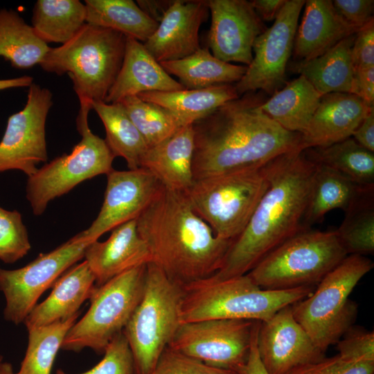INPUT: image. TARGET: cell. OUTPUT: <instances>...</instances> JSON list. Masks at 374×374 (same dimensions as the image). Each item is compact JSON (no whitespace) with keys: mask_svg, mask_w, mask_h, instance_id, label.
<instances>
[{"mask_svg":"<svg viewBox=\"0 0 374 374\" xmlns=\"http://www.w3.org/2000/svg\"><path fill=\"white\" fill-rule=\"evenodd\" d=\"M347 256L336 231L307 229L270 252L247 274L264 290L315 287Z\"/></svg>","mask_w":374,"mask_h":374,"instance_id":"7","label":"cell"},{"mask_svg":"<svg viewBox=\"0 0 374 374\" xmlns=\"http://www.w3.org/2000/svg\"><path fill=\"white\" fill-rule=\"evenodd\" d=\"M184 89L163 69L142 42L127 37L121 68L104 102L116 103L127 96L144 92Z\"/></svg>","mask_w":374,"mask_h":374,"instance_id":"23","label":"cell"},{"mask_svg":"<svg viewBox=\"0 0 374 374\" xmlns=\"http://www.w3.org/2000/svg\"><path fill=\"white\" fill-rule=\"evenodd\" d=\"M0 374H15V373L10 363L1 362L0 363Z\"/></svg>","mask_w":374,"mask_h":374,"instance_id":"52","label":"cell"},{"mask_svg":"<svg viewBox=\"0 0 374 374\" xmlns=\"http://www.w3.org/2000/svg\"><path fill=\"white\" fill-rule=\"evenodd\" d=\"M207 1L175 0L153 35L143 44L159 62L186 57L199 50V30L208 16Z\"/></svg>","mask_w":374,"mask_h":374,"instance_id":"19","label":"cell"},{"mask_svg":"<svg viewBox=\"0 0 374 374\" xmlns=\"http://www.w3.org/2000/svg\"><path fill=\"white\" fill-rule=\"evenodd\" d=\"M374 264L360 255H348L305 299L292 305L294 318L326 353L353 326L357 305L349 295Z\"/></svg>","mask_w":374,"mask_h":374,"instance_id":"6","label":"cell"},{"mask_svg":"<svg viewBox=\"0 0 374 374\" xmlns=\"http://www.w3.org/2000/svg\"><path fill=\"white\" fill-rule=\"evenodd\" d=\"M354 70L374 66V19L361 27L355 33L351 48Z\"/></svg>","mask_w":374,"mask_h":374,"instance_id":"44","label":"cell"},{"mask_svg":"<svg viewBox=\"0 0 374 374\" xmlns=\"http://www.w3.org/2000/svg\"><path fill=\"white\" fill-rule=\"evenodd\" d=\"M31 76L24 75L15 78L1 79L0 91L11 88L30 87L33 82Z\"/></svg>","mask_w":374,"mask_h":374,"instance_id":"51","label":"cell"},{"mask_svg":"<svg viewBox=\"0 0 374 374\" xmlns=\"http://www.w3.org/2000/svg\"><path fill=\"white\" fill-rule=\"evenodd\" d=\"M350 93L374 104V66L354 70Z\"/></svg>","mask_w":374,"mask_h":374,"instance_id":"46","label":"cell"},{"mask_svg":"<svg viewBox=\"0 0 374 374\" xmlns=\"http://www.w3.org/2000/svg\"><path fill=\"white\" fill-rule=\"evenodd\" d=\"M84 258L94 275L96 286L151 262L147 244L138 233L136 220L114 228L105 241L91 242L85 249Z\"/></svg>","mask_w":374,"mask_h":374,"instance_id":"21","label":"cell"},{"mask_svg":"<svg viewBox=\"0 0 374 374\" xmlns=\"http://www.w3.org/2000/svg\"><path fill=\"white\" fill-rule=\"evenodd\" d=\"M82 136L69 154L58 157L28 177L26 197L35 215H41L48 203L96 176L109 173L114 155L105 139L94 134L88 119H77Z\"/></svg>","mask_w":374,"mask_h":374,"instance_id":"11","label":"cell"},{"mask_svg":"<svg viewBox=\"0 0 374 374\" xmlns=\"http://www.w3.org/2000/svg\"><path fill=\"white\" fill-rule=\"evenodd\" d=\"M260 321H255L250 350L247 361L233 369L237 374H269L265 368L257 350V337Z\"/></svg>","mask_w":374,"mask_h":374,"instance_id":"47","label":"cell"},{"mask_svg":"<svg viewBox=\"0 0 374 374\" xmlns=\"http://www.w3.org/2000/svg\"><path fill=\"white\" fill-rule=\"evenodd\" d=\"M137 96L176 113L190 125L240 97L232 84L174 91H148Z\"/></svg>","mask_w":374,"mask_h":374,"instance_id":"30","label":"cell"},{"mask_svg":"<svg viewBox=\"0 0 374 374\" xmlns=\"http://www.w3.org/2000/svg\"><path fill=\"white\" fill-rule=\"evenodd\" d=\"M170 75L188 89L238 82L244 75L247 66L233 64L215 57L208 48H200L182 59L159 62Z\"/></svg>","mask_w":374,"mask_h":374,"instance_id":"29","label":"cell"},{"mask_svg":"<svg viewBox=\"0 0 374 374\" xmlns=\"http://www.w3.org/2000/svg\"><path fill=\"white\" fill-rule=\"evenodd\" d=\"M373 190L365 194L346 213L336 230L348 255L364 256L374 252Z\"/></svg>","mask_w":374,"mask_h":374,"instance_id":"38","label":"cell"},{"mask_svg":"<svg viewBox=\"0 0 374 374\" xmlns=\"http://www.w3.org/2000/svg\"><path fill=\"white\" fill-rule=\"evenodd\" d=\"M148 374H237L231 370L208 366L168 346Z\"/></svg>","mask_w":374,"mask_h":374,"instance_id":"41","label":"cell"},{"mask_svg":"<svg viewBox=\"0 0 374 374\" xmlns=\"http://www.w3.org/2000/svg\"><path fill=\"white\" fill-rule=\"evenodd\" d=\"M207 3L211 16L208 33L211 53L225 62L249 66L254 42L267 28L250 1L209 0Z\"/></svg>","mask_w":374,"mask_h":374,"instance_id":"17","label":"cell"},{"mask_svg":"<svg viewBox=\"0 0 374 374\" xmlns=\"http://www.w3.org/2000/svg\"><path fill=\"white\" fill-rule=\"evenodd\" d=\"M303 75L285 85L261 105L262 110L284 129L302 134L322 97Z\"/></svg>","mask_w":374,"mask_h":374,"instance_id":"28","label":"cell"},{"mask_svg":"<svg viewBox=\"0 0 374 374\" xmlns=\"http://www.w3.org/2000/svg\"><path fill=\"white\" fill-rule=\"evenodd\" d=\"M86 17L85 4L78 0H37L31 26L45 43L63 44L86 24Z\"/></svg>","mask_w":374,"mask_h":374,"instance_id":"32","label":"cell"},{"mask_svg":"<svg viewBox=\"0 0 374 374\" xmlns=\"http://www.w3.org/2000/svg\"><path fill=\"white\" fill-rule=\"evenodd\" d=\"M92 241L80 232L53 251L39 254L24 267H0V290L6 299L4 319L18 325L37 305L42 294L67 269L84 258Z\"/></svg>","mask_w":374,"mask_h":374,"instance_id":"12","label":"cell"},{"mask_svg":"<svg viewBox=\"0 0 374 374\" xmlns=\"http://www.w3.org/2000/svg\"><path fill=\"white\" fill-rule=\"evenodd\" d=\"M79 314L80 312L68 319L28 330L27 349L15 374H51L57 353Z\"/></svg>","mask_w":374,"mask_h":374,"instance_id":"37","label":"cell"},{"mask_svg":"<svg viewBox=\"0 0 374 374\" xmlns=\"http://www.w3.org/2000/svg\"><path fill=\"white\" fill-rule=\"evenodd\" d=\"M136 221L150 262L182 287L215 274L233 242L215 235L185 192L163 186Z\"/></svg>","mask_w":374,"mask_h":374,"instance_id":"3","label":"cell"},{"mask_svg":"<svg viewBox=\"0 0 374 374\" xmlns=\"http://www.w3.org/2000/svg\"><path fill=\"white\" fill-rule=\"evenodd\" d=\"M374 107L348 93L323 95L319 106L301 134L303 150L325 147L353 136Z\"/></svg>","mask_w":374,"mask_h":374,"instance_id":"20","label":"cell"},{"mask_svg":"<svg viewBox=\"0 0 374 374\" xmlns=\"http://www.w3.org/2000/svg\"><path fill=\"white\" fill-rule=\"evenodd\" d=\"M3 362V357L0 355V363Z\"/></svg>","mask_w":374,"mask_h":374,"instance_id":"53","label":"cell"},{"mask_svg":"<svg viewBox=\"0 0 374 374\" xmlns=\"http://www.w3.org/2000/svg\"><path fill=\"white\" fill-rule=\"evenodd\" d=\"M374 361H350L338 354L296 367L285 374H373Z\"/></svg>","mask_w":374,"mask_h":374,"instance_id":"42","label":"cell"},{"mask_svg":"<svg viewBox=\"0 0 374 374\" xmlns=\"http://www.w3.org/2000/svg\"><path fill=\"white\" fill-rule=\"evenodd\" d=\"M287 0H253L250 3L260 18L266 21H274Z\"/></svg>","mask_w":374,"mask_h":374,"instance_id":"49","label":"cell"},{"mask_svg":"<svg viewBox=\"0 0 374 374\" xmlns=\"http://www.w3.org/2000/svg\"><path fill=\"white\" fill-rule=\"evenodd\" d=\"M338 355L350 361H374V332L352 326L338 341Z\"/></svg>","mask_w":374,"mask_h":374,"instance_id":"43","label":"cell"},{"mask_svg":"<svg viewBox=\"0 0 374 374\" xmlns=\"http://www.w3.org/2000/svg\"><path fill=\"white\" fill-rule=\"evenodd\" d=\"M183 296L184 287L152 262L147 264L143 296L123 331L136 374H148L170 344L181 324Z\"/></svg>","mask_w":374,"mask_h":374,"instance_id":"8","label":"cell"},{"mask_svg":"<svg viewBox=\"0 0 374 374\" xmlns=\"http://www.w3.org/2000/svg\"><path fill=\"white\" fill-rule=\"evenodd\" d=\"M316 166L301 149L265 165L268 187L212 277L226 279L247 274L284 242L307 230L303 220Z\"/></svg>","mask_w":374,"mask_h":374,"instance_id":"2","label":"cell"},{"mask_svg":"<svg viewBox=\"0 0 374 374\" xmlns=\"http://www.w3.org/2000/svg\"><path fill=\"white\" fill-rule=\"evenodd\" d=\"M174 1L138 0L136 3L151 19L159 23Z\"/></svg>","mask_w":374,"mask_h":374,"instance_id":"50","label":"cell"},{"mask_svg":"<svg viewBox=\"0 0 374 374\" xmlns=\"http://www.w3.org/2000/svg\"><path fill=\"white\" fill-rule=\"evenodd\" d=\"M95 283L94 275L85 260L71 267L54 283L49 296L27 316L24 321L27 330L62 321L80 312Z\"/></svg>","mask_w":374,"mask_h":374,"instance_id":"24","label":"cell"},{"mask_svg":"<svg viewBox=\"0 0 374 374\" xmlns=\"http://www.w3.org/2000/svg\"><path fill=\"white\" fill-rule=\"evenodd\" d=\"M351 137L361 146L374 152V110L363 120Z\"/></svg>","mask_w":374,"mask_h":374,"instance_id":"48","label":"cell"},{"mask_svg":"<svg viewBox=\"0 0 374 374\" xmlns=\"http://www.w3.org/2000/svg\"><path fill=\"white\" fill-rule=\"evenodd\" d=\"M103 354L104 357L98 364L79 374H136L133 355L123 332L114 337ZM55 374L69 373L57 369Z\"/></svg>","mask_w":374,"mask_h":374,"instance_id":"40","label":"cell"},{"mask_svg":"<svg viewBox=\"0 0 374 374\" xmlns=\"http://www.w3.org/2000/svg\"><path fill=\"white\" fill-rule=\"evenodd\" d=\"M86 23L109 28L145 42L159 23L148 16L132 0H86Z\"/></svg>","mask_w":374,"mask_h":374,"instance_id":"31","label":"cell"},{"mask_svg":"<svg viewBox=\"0 0 374 374\" xmlns=\"http://www.w3.org/2000/svg\"><path fill=\"white\" fill-rule=\"evenodd\" d=\"M304 6L292 51L297 61H307L323 55L359 30L339 15L331 0H307Z\"/></svg>","mask_w":374,"mask_h":374,"instance_id":"22","label":"cell"},{"mask_svg":"<svg viewBox=\"0 0 374 374\" xmlns=\"http://www.w3.org/2000/svg\"><path fill=\"white\" fill-rule=\"evenodd\" d=\"M146 266L134 267L95 286L87 313L68 331L61 349L80 352L88 348L103 353L114 337L123 331L141 300Z\"/></svg>","mask_w":374,"mask_h":374,"instance_id":"10","label":"cell"},{"mask_svg":"<svg viewBox=\"0 0 374 374\" xmlns=\"http://www.w3.org/2000/svg\"><path fill=\"white\" fill-rule=\"evenodd\" d=\"M355 34L344 38L323 55L297 61L291 69L305 77L322 95L350 93L354 75L351 48Z\"/></svg>","mask_w":374,"mask_h":374,"instance_id":"27","label":"cell"},{"mask_svg":"<svg viewBox=\"0 0 374 374\" xmlns=\"http://www.w3.org/2000/svg\"><path fill=\"white\" fill-rule=\"evenodd\" d=\"M268 184L264 166L194 179L185 193L194 211L216 236L233 240L247 224Z\"/></svg>","mask_w":374,"mask_h":374,"instance_id":"9","label":"cell"},{"mask_svg":"<svg viewBox=\"0 0 374 374\" xmlns=\"http://www.w3.org/2000/svg\"><path fill=\"white\" fill-rule=\"evenodd\" d=\"M316 164L303 220L306 229H310L312 224L320 221L332 210L341 209L346 212L374 189V186L359 185L331 168Z\"/></svg>","mask_w":374,"mask_h":374,"instance_id":"26","label":"cell"},{"mask_svg":"<svg viewBox=\"0 0 374 374\" xmlns=\"http://www.w3.org/2000/svg\"><path fill=\"white\" fill-rule=\"evenodd\" d=\"M30 249L21 213L0 206V260L5 263H14L25 256Z\"/></svg>","mask_w":374,"mask_h":374,"instance_id":"39","label":"cell"},{"mask_svg":"<svg viewBox=\"0 0 374 374\" xmlns=\"http://www.w3.org/2000/svg\"><path fill=\"white\" fill-rule=\"evenodd\" d=\"M332 3L344 19L358 29L373 19V0H335Z\"/></svg>","mask_w":374,"mask_h":374,"instance_id":"45","label":"cell"},{"mask_svg":"<svg viewBox=\"0 0 374 374\" xmlns=\"http://www.w3.org/2000/svg\"><path fill=\"white\" fill-rule=\"evenodd\" d=\"M107 186L100 211L90 226L82 231L94 242L104 233L136 220L154 198L162 185L148 170H112L107 175Z\"/></svg>","mask_w":374,"mask_h":374,"instance_id":"16","label":"cell"},{"mask_svg":"<svg viewBox=\"0 0 374 374\" xmlns=\"http://www.w3.org/2000/svg\"><path fill=\"white\" fill-rule=\"evenodd\" d=\"M314 163L331 168L363 186H374V152L352 137L325 147L304 150Z\"/></svg>","mask_w":374,"mask_h":374,"instance_id":"35","label":"cell"},{"mask_svg":"<svg viewBox=\"0 0 374 374\" xmlns=\"http://www.w3.org/2000/svg\"><path fill=\"white\" fill-rule=\"evenodd\" d=\"M266 100L261 91L248 92L193 123L194 179L260 168L303 150L300 133L284 129L262 110Z\"/></svg>","mask_w":374,"mask_h":374,"instance_id":"1","label":"cell"},{"mask_svg":"<svg viewBox=\"0 0 374 374\" xmlns=\"http://www.w3.org/2000/svg\"><path fill=\"white\" fill-rule=\"evenodd\" d=\"M52 98L49 89L29 87L25 106L10 116L0 141V172L17 170L30 177L47 161L45 126Z\"/></svg>","mask_w":374,"mask_h":374,"instance_id":"15","label":"cell"},{"mask_svg":"<svg viewBox=\"0 0 374 374\" xmlns=\"http://www.w3.org/2000/svg\"><path fill=\"white\" fill-rule=\"evenodd\" d=\"M126 39L86 23L68 42L50 47L39 63L45 71L69 75L80 102L78 118H88L92 103L105 101L121 68Z\"/></svg>","mask_w":374,"mask_h":374,"instance_id":"4","label":"cell"},{"mask_svg":"<svg viewBox=\"0 0 374 374\" xmlns=\"http://www.w3.org/2000/svg\"><path fill=\"white\" fill-rule=\"evenodd\" d=\"M194 150L192 124L183 127L158 145L148 148L140 168L149 170L164 188L186 192L194 181Z\"/></svg>","mask_w":374,"mask_h":374,"instance_id":"25","label":"cell"},{"mask_svg":"<svg viewBox=\"0 0 374 374\" xmlns=\"http://www.w3.org/2000/svg\"><path fill=\"white\" fill-rule=\"evenodd\" d=\"M50 47L15 11L0 10V56L17 69L39 64Z\"/></svg>","mask_w":374,"mask_h":374,"instance_id":"34","label":"cell"},{"mask_svg":"<svg viewBox=\"0 0 374 374\" xmlns=\"http://www.w3.org/2000/svg\"><path fill=\"white\" fill-rule=\"evenodd\" d=\"M148 148L158 145L188 125L182 117L160 105L127 96L121 102ZM192 125V124H191Z\"/></svg>","mask_w":374,"mask_h":374,"instance_id":"36","label":"cell"},{"mask_svg":"<svg viewBox=\"0 0 374 374\" xmlns=\"http://www.w3.org/2000/svg\"><path fill=\"white\" fill-rule=\"evenodd\" d=\"M257 350L269 374H285L290 370L326 357L303 328L295 320L292 305L260 321Z\"/></svg>","mask_w":374,"mask_h":374,"instance_id":"18","label":"cell"},{"mask_svg":"<svg viewBox=\"0 0 374 374\" xmlns=\"http://www.w3.org/2000/svg\"><path fill=\"white\" fill-rule=\"evenodd\" d=\"M314 289L264 290L247 274L226 279L210 276L184 287L180 323L211 319L264 321L281 308L305 299Z\"/></svg>","mask_w":374,"mask_h":374,"instance_id":"5","label":"cell"},{"mask_svg":"<svg viewBox=\"0 0 374 374\" xmlns=\"http://www.w3.org/2000/svg\"><path fill=\"white\" fill-rule=\"evenodd\" d=\"M305 3L304 0H287L271 26L256 39L252 61L234 84L240 96L256 91L272 96L285 85L299 17Z\"/></svg>","mask_w":374,"mask_h":374,"instance_id":"14","label":"cell"},{"mask_svg":"<svg viewBox=\"0 0 374 374\" xmlns=\"http://www.w3.org/2000/svg\"><path fill=\"white\" fill-rule=\"evenodd\" d=\"M92 109L104 125L105 141L114 157H123L129 170L139 168L148 146L123 105L98 101Z\"/></svg>","mask_w":374,"mask_h":374,"instance_id":"33","label":"cell"},{"mask_svg":"<svg viewBox=\"0 0 374 374\" xmlns=\"http://www.w3.org/2000/svg\"><path fill=\"white\" fill-rule=\"evenodd\" d=\"M254 322L211 319L183 323L168 346L208 366L233 371L247 359Z\"/></svg>","mask_w":374,"mask_h":374,"instance_id":"13","label":"cell"}]
</instances>
